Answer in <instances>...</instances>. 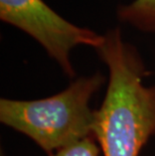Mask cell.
<instances>
[{
	"instance_id": "obj_1",
	"label": "cell",
	"mask_w": 155,
	"mask_h": 156,
	"mask_svg": "<svg viewBox=\"0 0 155 156\" xmlns=\"http://www.w3.org/2000/svg\"><path fill=\"white\" fill-rule=\"evenodd\" d=\"M96 51L107 66L109 80L96 110L94 136L103 156H139L155 135V86L144 85L149 73L120 27L108 29Z\"/></svg>"
},
{
	"instance_id": "obj_2",
	"label": "cell",
	"mask_w": 155,
	"mask_h": 156,
	"mask_svg": "<svg viewBox=\"0 0 155 156\" xmlns=\"http://www.w3.org/2000/svg\"><path fill=\"white\" fill-rule=\"evenodd\" d=\"M106 83L100 72L72 81L62 92L37 100H0V121L24 134L49 155L94 136L92 97ZM95 137V136H94Z\"/></svg>"
},
{
	"instance_id": "obj_3",
	"label": "cell",
	"mask_w": 155,
	"mask_h": 156,
	"mask_svg": "<svg viewBox=\"0 0 155 156\" xmlns=\"http://www.w3.org/2000/svg\"><path fill=\"white\" fill-rule=\"evenodd\" d=\"M0 20L33 38L69 78L76 76L72 49H97L104 41V34L67 20L44 0H0Z\"/></svg>"
},
{
	"instance_id": "obj_4",
	"label": "cell",
	"mask_w": 155,
	"mask_h": 156,
	"mask_svg": "<svg viewBox=\"0 0 155 156\" xmlns=\"http://www.w3.org/2000/svg\"><path fill=\"white\" fill-rule=\"evenodd\" d=\"M118 20L145 34H155V0H132L116 10Z\"/></svg>"
},
{
	"instance_id": "obj_5",
	"label": "cell",
	"mask_w": 155,
	"mask_h": 156,
	"mask_svg": "<svg viewBox=\"0 0 155 156\" xmlns=\"http://www.w3.org/2000/svg\"><path fill=\"white\" fill-rule=\"evenodd\" d=\"M101 149L94 136L87 137L49 156H99Z\"/></svg>"
}]
</instances>
